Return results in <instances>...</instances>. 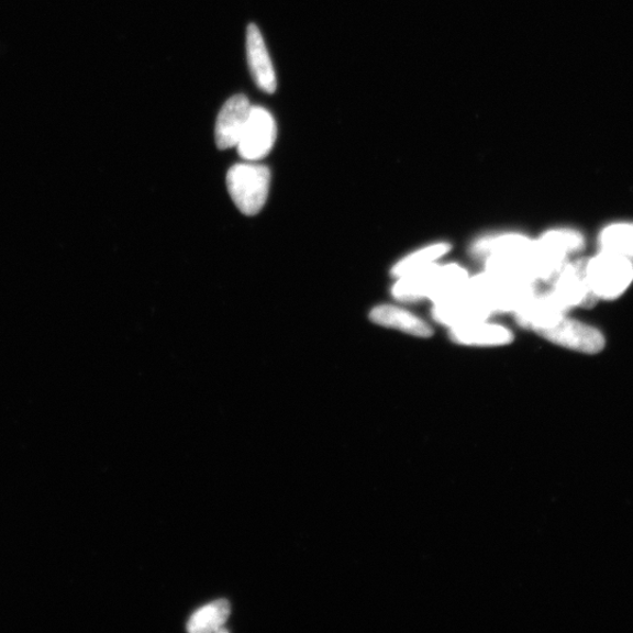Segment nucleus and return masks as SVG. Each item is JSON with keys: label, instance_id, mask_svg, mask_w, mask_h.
<instances>
[{"label": "nucleus", "instance_id": "4", "mask_svg": "<svg viewBox=\"0 0 633 633\" xmlns=\"http://www.w3.org/2000/svg\"><path fill=\"white\" fill-rule=\"evenodd\" d=\"M543 338L587 355L600 354L606 346L601 331L563 315L558 321L536 331Z\"/></svg>", "mask_w": 633, "mask_h": 633}, {"label": "nucleus", "instance_id": "6", "mask_svg": "<svg viewBox=\"0 0 633 633\" xmlns=\"http://www.w3.org/2000/svg\"><path fill=\"white\" fill-rule=\"evenodd\" d=\"M466 285V284H465ZM434 303L433 316L449 327L481 322L492 313L466 286Z\"/></svg>", "mask_w": 633, "mask_h": 633}, {"label": "nucleus", "instance_id": "2", "mask_svg": "<svg viewBox=\"0 0 633 633\" xmlns=\"http://www.w3.org/2000/svg\"><path fill=\"white\" fill-rule=\"evenodd\" d=\"M270 181L269 168L253 162L235 165L226 175L229 193L241 213L248 216L259 213L266 204Z\"/></svg>", "mask_w": 633, "mask_h": 633}, {"label": "nucleus", "instance_id": "12", "mask_svg": "<svg viewBox=\"0 0 633 633\" xmlns=\"http://www.w3.org/2000/svg\"><path fill=\"white\" fill-rule=\"evenodd\" d=\"M369 320L378 325L407 332L421 338L431 337L433 334V330L424 321L397 307L381 306L375 308L369 313Z\"/></svg>", "mask_w": 633, "mask_h": 633}, {"label": "nucleus", "instance_id": "14", "mask_svg": "<svg viewBox=\"0 0 633 633\" xmlns=\"http://www.w3.org/2000/svg\"><path fill=\"white\" fill-rule=\"evenodd\" d=\"M602 252L633 258V224L618 223L604 229L600 236Z\"/></svg>", "mask_w": 633, "mask_h": 633}, {"label": "nucleus", "instance_id": "10", "mask_svg": "<svg viewBox=\"0 0 633 633\" xmlns=\"http://www.w3.org/2000/svg\"><path fill=\"white\" fill-rule=\"evenodd\" d=\"M567 311L568 309L552 290L537 292L530 302L515 312V315L521 326L536 332L558 321Z\"/></svg>", "mask_w": 633, "mask_h": 633}, {"label": "nucleus", "instance_id": "1", "mask_svg": "<svg viewBox=\"0 0 633 633\" xmlns=\"http://www.w3.org/2000/svg\"><path fill=\"white\" fill-rule=\"evenodd\" d=\"M468 278L467 271L456 264L442 267L432 264L425 269L399 277L392 292L400 302L430 298L435 303L460 290Z\"/></svg>", "mask_w": 633, "mask_h": 633}, {"label": "nucleus", "instance_id": "9", "mask_svg": "<svg viewBox=\"0 0 633 633\" xmlns=\"http://www.w3.org/2000/svg\"><path fill=\"white\" fill-rule=\"evenodd\" d=\"M246 57L256 85L264 92L275 93L277 88L275 68L266 43L255 24L246 30Z\"/></svg>", "mask_w": 633, "mask_h": 633}, {"label": "nucleus", "instance_id": "13", "mask_svg": "<svg viewBox=\"0 0 633 633\" xmlns=\"http://www.w3.org/2000/svg\"><path fill=\"white\" fill-rule=\"evenodd\" d=\"M231 614V604L225 600L210 603L191 615L187 630L192 633L224 632L222 626Z\"/></svg>", "mask_w": 633, "mask_h": 633}, {"label": "nucleus", "instance_id": "16", "mask_svg": "<svg viewBox=\"0 0 633 633\" xmlns=\"http://www.w3.org/2000/svg\"><path fill=\"white\" fill-rule=\"evenodd\" d=\"M534 241L517 234L488 237L474 245V252L481 256L524 252L532 248Z\"/></svg>", "mask_w": 633, "mask_h": 633}, {"label": "nucleus", "instance_id": "8", "mask_svg": "<svg viewBox=\"0 0 633 633\" xmlns=\"http://www.w3.org/2000/svg\"><path fill=\"white\" fill-rule=\"evenodd\" d=\"M252 109L249 99L242 95L232 97L223 104L215 127V140L220 149L237 146Z\"/></svg>", "mask_w": 633, "mask_h": 633}, {"label": "nucleus", "instance_id": "15", "mask_svg": "<svg viewBox=\"0 0 633 633\" xmlns=\"http://www.w3.org/2000/svg\"><path fill=\"white\" fill-rule=\"evenodd\" d=\"M451 251V245L447 243H437L427 246L408 257L401 259L392 270L396 277L407 276L409 274L425 269L440 257H443Z\"/></svg>", "mask_w": 633, "mask_h": 633}, {"label": "nucleus", "instance_id": "3", "mask_svg": "<svg viewBox=\"0 0 633 633\" xmlns=\"http://www.w3.org/2000/svg\"><path fill=\"white\" fill-rule=\"evenodd\" d=\"M587 275L596 297L611 301L631 286L633 264L629 258L602 252L588 259Z\"/></svg>", "mask_w": 633, "mask_h": 633}, {"label": "nucleus", "instance_id": "5", "mask_svg": "<svg viewBox=\"0 0 633 633\" xmlns=\"http://www.w3.org/2000/svg\"><path fill=\"white\" fill-rule=\"evenodd\" d=\"M276 137L277 126L271 113L253 106L236 147L244 162L257 163L271 152Z\"/></svg>", "mask_w": 633, "mask_h": 633}, {"label": "nucleus", "instance_id": "11", "mask_svg": "<svg viewBox=\"0 0 633 633\" xmlns=\"http://www.w3.org/2000/svg\"><path fill=\"white\" fill-rule=\"evenodd\" d=\"M451 338L468 346H501L512 343L514 337L508 329L481 321L451 327Z\"/></svg>", "mask_w": 633, "mask_h": 633}, {"label": "nucleus", "instance_id": "7", "mask_svg": "<svg viewBox=\"0 0 633 633\" xmlns=\"http://www.w3.org/2000/svg\"><path fill=\"white\" fill-rule=\"evenodd\" d=\"M588 259L567 263L555 280L553 291L568 310L574 307L590 308L598 301L587 275Z\"/></svg>", "mask_w": 633, "mask_h": 633}]
</instances>
